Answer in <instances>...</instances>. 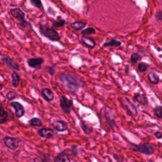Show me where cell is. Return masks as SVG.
Masks as SVG:
<instances>
[{
  "instance_id": "603a6c76",
  "label": "cell",
  "mask_w": 162,
  "mask_h": 162,
  "mask_svg": "<svg viewBox=\"0 0 162 162\" xmlns=\"http://www.w3.org/2000/svg\"><path fill=\"white\" fill-rule=\"evenodd\" d=\"M8 119V113L4 108L0 107V124H4Z\"/></svg>"
},
{
  "instance_id": "e0dca14e",
  "label": "cell",
  "mask_w": 162,
  "mask_h": 162,
  "mask_svg": "<svg viewBox=\"0 0 162 162\" xmlns=\"http://www.w3.org/2000/svg\"><path fill=\"white\" fill-rule=\"evenodd\" d=\"M82 41L83 43L88 47L91 48V49H92V48L95 47L96 44V42L94 39H91V38L86 36H84L82 37Z\"/></svg>"
},
{
  "instance_id": "3957f363",
  "label": "cell",
  "mask_w": 162,
  "mask_h": 162,
  "mask_svg": "<svg viewBox=\"0 0 162 162\" xmlns=\"http://www.w3.org/2000/svg\"><path fill=\"white\" fill-rule=\"evenodd\" d=\"M131 148L135 151L148 156L152 155L155 153V150L153 146L149 143H143L140 145H136L131 143Z\"/></svg>"
},
{
  "instance_id": "277c9868",
  "label": "cell",
  "mask_w": 162,
  "mask_h": 162,
  "mask_svg": "<svg viewBox=\"0 0 162 162\" xmlns=\"http://www.w3.org/2000/svg\"><path fill=\"white\" fill-rule=\"evenodd\" d=\"M120 103L122 107L127 112L128 115L132 117H137L138 115L137 109L136 106L126 97L120 99Z\"/></svg>"
},
{
  "instance_id": "4fadbf2b",
  "label": "cell",
  "mask_w": 162,
  "mask_h": 162,
  "mask_svg": "<svg viewBox=\"0 0 162 162\" xmlns=\"http://www.w3.org/2000/svg\"><path fill=\"white\" fill-rule=\"evenodd\" d=\"M2 61L10 69L15 70H18V71L20 70L19 66L13 60L10 58H8V57H3L2 58Z\"/></svg>"
},
{
  "instance_id": "ac0fdd59",
  "label": "cell",
  "mask_w": 162,
  "mask_h": 162,
  "mask_svg": "<svg viewBox=\"0 0 162 162\" xmlns=\"http://www.w3.org/2000/svg\"><path fill=\"white\" fill-rule=\"evenodd\" d=\"M148 79L150 82L153 84H157L160 82V78L155 72H150L148 74Z\"/></svg>"
},
{
  "instance_id": "9c48e42d",
  "label": "cell",
  "mask_w": 162,
  "mask_h": 162,
  "mask_svg": "<svg viewBox=\"0 0 162 162\" xmlns=\"http://www.w3.org/2000/svg\"><path fill=\"white\" fill-rule=\"evenodd\" d=\"M27 61L29 67L34 69H40L44 62V60L43 58H29Z\"/></svg>"
},
{
  "instance_id": "d4e9b609",
  "label": "cell",
  "mask_w": 162,
  "mask_h": 162,
  "mask_svg": "<svg viewBox=\"0 0 162 162\" xmlns=\"http://www.w3.org/2000/svg\"><path fill=\"white\" fill-rule=\"evenodd\" d=\"M66 22L65 20L62 19L61 17H59L58 18V20L55 22H53L52 25L54 27H63L65 25V24Z\"/></svg>"
},
{
  "instance_id": "1f68e13d",
  "label": "cell",
  "mask_w": 162,
  "mask_h": 162,
  "mask_svg": "<svg viewBox=\"0 0 162 162\" xmlns=\"http://www.w3.org/2000/svg\"><path fill=\"white\" fill-rule=\"evenodd\" d=\"M7 98L8 100H13V98H15V97H16V94L14 92L10 91V92H8L7 93Z\"/></svg>"
},
{
  "instance_id": "d6986e66",
  "label": "cell",
  "mask_w": 162,
  "mask_h": 162,
  "mask_svg": "<svg viewBox=\"0 0 162 162\" xmlns=\"http://www.w3.org/2000/svg\"><path fill=\"white\" fill-rule=\"evenodd\" d=\"M121 45H122V43L120 41L117 40L115 39H113L110 40L108 42L104 43L103 47H119Z\"/></svg>"
},
{
  "instance_id": "5b68a950",
  "label": "cell",
  "mask_w": 162,
  "mask_h": 162,
  "mask_svg": "<svg viewBox=\"0 0 162 162\" xmlns=\"http://www.w3.org/2000/svg\"><path fill=\"white\" fill-rule=\"evenodd\" d=\"M41 33L47 38L50 39L53 41H58L60 39V36L58 32L53 29L49 28L44 25H41L40 27Z\"/></svg>"
},
{
  "instance_id": "83f0119b",
  "label": "cell",
  "mask_w": 162,
  "mask_h": 162,
  "mask_svg": "<svg viewBox=\"0 0 162 162\" xmlns=\"http://www.w3.org/2000/svg\"><path fill=\"white\" fill-rule=\"evenodd\" d=\"M141 59V56L137 53H134L131 56V61L133 63H136Z\"/></svg>"
},
{
  "instance_id": "484cf974",
  "label": "cell",
  "mask_w": 162,
  "mask_h": 162,
  "mask_svg": "<svg viewBox=\"0 0 162 162\" xmlns=\"http://www.w3.org/2000/svg\"><path fill=\"white\" fill-rule=\"evenodd\" d=\"M29 124L31 125H33V126H39V127L42 126L41 121L38 118L32 119L30 120H29Z\"/></svg>"
},
{
  "instance_id": "ffe728a7",
  "label": "cell",
  "mask_w": 162,
  "mask_h": 162,
  "mask_svg": "<svg viewBox=\"0 0 162 162\" xmlns=\"http://www.w3.org/2000/svg\"><path fill=\"white\" fill-rule=\"evenodd\" d=\"M80 126L85 134L89 135L92 133V131H93L92 128L91 127L88 126L84 122H83V121L80 122Z\"/></svg>"
},
{
  "instance_id": "9a60e30c",
  "label": "cell",
  "mask_w": 162,
  "mask_h": 162,
  "mask_svg": "<svg viewBox=\"0 0 162 162\" xmlns=\"http://www.w3.org/2000/svg\"><path fill=\"white\" fill-rule=\"evenodd\" d=\"M54 162H71L69 155L65 152L59 153L55 158Z\"/></svg>"
},
{
  "instance_id": "4dcf8cb0",
  "label": "cell",
  "mask_w": 162,
  "mask_h": 162,
  "mask_svg": "<svg viewBox=\"0 0 162 162\" xmlns=\"http://www.w3.org/2000/svg\"><path fill=\"white\" fill-rule=\"evenodd\" d=\"M113 158L117 162H123L124 161V158L117 154H113Z\"/></svg>"
},
{
  "instance_id": "30bf717a",
  "label": "cell",
  "mask_w": 162,
  "mask_h": 162,
  "mask_svg": "<svg viewBox=\"0 0 162 162\" xmlns=\"http://www.w3.org/2000/svg\"><path fill=\"white\" fill-rule=\"evenodd\" d=\"M133 100L134 101L139 103L142 106H146L148 104V98L144 94H141V93L134 94Z\"/></svg>"
},
{
  "instance_id": "44dd1931",
  "label": "cell",
  "mask_w": 162,
  "mask_h": 162,
  "mask_svg": "<svg viewBox=\"0 0 162 162\" xmlns=\"http://www.w3.org/2000/svg\"><path fill=\"white\" fill-rule=\"evenodd\" d=\"M72 28L76 30L83 29L86 26V23L83 22H74L70 24Z\"/></svg>"
},
{
  "instance_id": "6da1fadb",
  "label": "cell",
  "mask_w": 162,
  "mask_h": 162,
  "mask_svg": "<svg viewBox=\"0 0 162 162\" xmlns=\"http://www.w3.org/2000/svg\"><path fill=\"white\" fill-rule=\"evenodd\" d=\"M60 81L67 91L75 93L83 86V83L80 79L70 73H63L60 76Z\"/></svg>"
},
{
  "instance_id": "836d02e7",
  "label": "cell",
  "mask_w": 162,
  "mask_h": 162,
  "mask_svg": "<svg viewBox=\"0 0 162 162\" xmlns=\"http://www.w3.org/2000/svg\"><path fill=\"white\" fill-rule=\"evenodd\" d=\"M72 153L74 155V156H77L79 154V149L76 146H72L71 148Z\"/></svg>"
},
{
  "instance_id": "e575fe53",
  "label": "cell",
  "mask_w": 162,
  "mask_h": 162,
  "mask_svg": "<svg viewBox=\"0 0 162 162\" xmlns=\"http://www.w3.org/2000/svg\"><path fill=\"white\" fill-rule=\"evenodd\" d=\"M155 136L158 139H162V131H156L154 134Z\"/></svg>"
},
{
  "instance_id": "ba28073f",
  "label": "cell",
  "mask_w": 162,
  "mask_h": 162,
  "mask_svg": "<svg viewBox=\"0 0 162 162\" xmlns=\"http://www.w3.org/2000/svg\"><path fill=\"white\" fill-rule=\"evenodd\" d=\"M3 142L6 146L11 150H16L19 146V141L15 137H5L3 139Z\"/></svg>"
},
{
  "instance_id": "2e32d148",
  "label": "cell",
  "mask_w": 162,
  "mask_h": 162,
  "mask_svg": "<svg viewBox=\"0 0 162 162\" xmlns=\"http://www.w3.org/2000/svg\"><path fill=\"white\" fill-rule=\"evenodd\" d=\"M42 95L46 100L47 101H52L54 100V94L53 92L48 88H44L41 91Z\"/></svg>"
},
{
  "instance_id": "d590c367",
  "label": "cell",
  "mask_w": 162,
  "mask_h": 162,
  "mask_svg": "<svg viewBox=\"0 0 162 162\" xmlns=\"http://www.w3.org/2000/svg\"><path fill=\"white\" fill-rule=\"evenodd\" d=\"M34 162H42L41 161V160H40V159H39V158H34Z\"/></svg>"
},
{
  "instance_id": "8fae6325",
  "label": "cell",
  "mask_w": 162,
  "mask_h": 162,
  "mask_svg": "<svg viewBox=\"0 0 162 162\" xmlns=\"http://www.w3.org/2000/svg\"><path fill=\"white\" fill-rule=\"evenodd\" d=\"M10 105L15 109V114L17 117H22L24 115V108L20 103L18 102H12Z\"/></svg>"
},
{
  "instance_id": "4316f807",
  "label": "cell",
  "mask_w": 162,
  "mask_h": 162,
  "mask_svg": "<svg viewBox=\"0 0 162 162\" xmlns=\"http://www.w3.org/2000/svg\"><path fill=\"white\" fill-rule=\"evenodd\" d=\"M95 32H96V30L94 28L88 27V28L83 30L81 33L84 35H91L92 34H95Z\"/></svg>"
},
{
  "instance_id": "d6a6232c",
  "label": "cell",
  "mask_w": 162,
  "mask_h": 162,
  "mask_svg": "<svg viewBox=\"0 0 162 162\" xmlns=\"http://www.w3.org/2000/svg\"><path fill=\"white\" fill-rule=\"evenodd\" d=\"M156 19L158 21H162V11H158L156 13Z\"/></svg>"
},
{
  "instance_id": "cb8c5ba5",
  "label": "cell",
  "mask_w": 162,
  "mask_h": 162,
  "mask_svg": "<svg viewBox=\"0 0 162 162\" xmlns=\"http://www.w3.org/2000/svg\"><path fill=\"white\" fill-rule=\"evenodd\" d=\"M154 115L158 118L162 119V106H157L153 109Z\"/></svg>"
},
{
  "instance_id": "f546056e",
  "label": "cell",
  "mask_w": 162,
  "mask_h": 162,
  "mask_svg": "<svg viewBox=\"0 0 162 162\" xmlns=\"http://www.w3.org/2000/svg\"><path fill=\"white\" fill-rule=\"evenodd\" d=\"M137 69L138 70L141 72H146L147 70V69H148V65L146 64L144 62H141L139 63L138 65V67H137Z\"/></svg>"
},
{
  "instance_id": "8992f818",
  "label": "cell",
  "mask_w": 162,
  "mask_h": 162,
  "mask_svg": "<svg viewBox=\"0 0 162 162\" xmlns=\"http://www.w3.org/2000/svg\"><path fill=\"white\" fill-rule=\"evenodd\" d=\"M104 120L106 124L110 127L112 130H114L115 127H116V122L115 117L113 113L110 111H105L103 115Z\"/></svg>"
},
{
  "instance_id": "5bb4252c",
  "label": "cell",
  "mask_w": 162,
  "mask_h": 162,
  "mask_svg": "<svg viewBox=\"0 0 162 162\" xmlns=\"http://www.w3.org/2000/svg\"><path fill=\"white\" fill-rule=\"evenodd\" d=\"M38 134L40 136L45 138H52L54 136L53 131L50 128H41L38 131Z\"/></svg>"
},
{
  "instance_id": "8d00e7d4",
  "label": "cell",
  "mask_w": 162,
  "mask_h": 162,
  "mask_svg": "<svg viewBox=\"0 0 162 162\" xmlns=\"http://www.w3.org/2000/svg\"><path fill=\"white\" fill-rule=\"evenodd\" d=\"M3 89V85L2 84H0V91Z\"/></svg>"
},
{
  "instance_id": "52a82bcc",
  "label": "cell",
  "mask_w": 162,
  "mask_h": 162,
  "mask_svg": "<svg viewBox=\"0 0 162 162\" xmlns=\"http://www.w3.org/2000/svg\"><path fill=\"white\" fill-rule=\"evenodd\" d=\"M60 106L63 110V111L66 113H69L70 112L71 107L72 105V101L69 100L67 97H65V96H60Z\"/></svg>"
},
{
  "instance_id": "f1b7e54d",
  "label": "cell",
  "mask_w": 162,
  "mask_h": 162,
  "mask_svg": "<svg viewBox=\"0 0 162 162\" xmlns=\"http://www.w3.org/2000/svg\"><path fill=\"white\" fill-rule=\"evenodd\" d=\"M30 3L34 7L40 9V10L43 8V5H42V3L41 2V0H30Z\"/></svg>"
},
{
  "instance_id": "7402d4cb",
  "label": "cell",
  "mask_w": 162,
  "mask_h": 162,
  "mask_svg": "<svg viewBox=\"0 0 162 162\" xmlns=\"http://www.w3.org/2000/svg\"><path fill=\"white\" fill-rule=\"evenodd\" d=\"M12 78V85L14 88H17L20 83V77L17 73L13 72L11 74Z\"/></svg>"
},
{
  "instance_id": "7c38bea8",
  "label": "cell",
  "mask_w": 162,
  "mask_h": 162,
  "mask_svg": "<svg viewBox=\"0 0 162 162\" xmlns=\"http://www.w3.org/2000/svg\"><path fill=\"white\" fill-rule=\"evenodd\" d=\"M52 125L55 130L58 132L66 131L68 129V127L67 124L61 120H56L53 122Z\"/></svg>"
},
{
  "instance_id": "7a4b0ae2",
  "label": "cell",
  "mask_w": 162,
  "mask_h": 162,
  "mask_svg": "<svg viewBox=\"0 0 162 162\" xmlns=\"http://www.w3.org/2000/svg\"><path fill=\"white\" fill-rule=\"evenodd\" d=\"M10 13L13 17L17 20V25L19 27L25 30L31 28L30 24L25 20V13L20 8H12L10 10Z\"/></svg>"
}]
</instances>
